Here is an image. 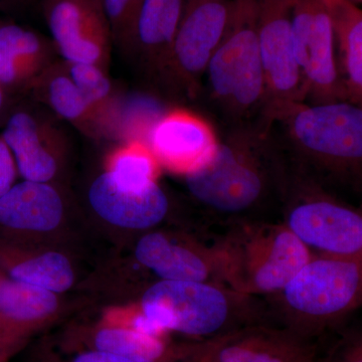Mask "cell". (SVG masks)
<instances>
[{
	"mask_svg": "<svg viewBox=\"0 0 362 362\" xmlns=\"http://www.w3.org/2000/svg\"><path fill=\"white\" fill-rule=\"evenodd\" d=\"M204 226L280 216L292 175L265 124L226 129L206 164L183 175Z\"/></svg>",
	"mask_w": 362,
	"mask_h": 362,
	"instance_id": "obj_1",
	"label": "cell"
},
{
	"mask_svg": "<svg viewBox=\"0 0 362 362\" xmlns=\"http://www.w3.org/2000/svg\"><path fill=\"white\" fill-rule=\"evenodd\" d=\"M292 178L335 194L361 192L362 109L350 102L292 103L263 120Z\"/></svg>",
	"mask_w": 362,
	"mask_h": 362,
	"instance_id": "obj_2",
	"label": "cell"
},
{
	"mask_svg": "<svg viewBox=\"0 0 362 362\" xmlns=\"http://www.w3.org/2000/svg\"><path fill=\"white\" fill-rule=\"evenodd\" d=\"M209 240L221 282L249 296L280 292L312 258L280 221L233 223Z\"/></svg>",
	"mask_w": 362,
	"mask_h": 362,
	"instance_id": "obj_3",
	"label": "cell"
},
{
	"mask_svg": "<svg viewBox=\"0 0 362 362\" xmlns=\"http://www.w3.org/2000/svg\"><path fill=\"white\" fill-rule=\"evenodd\" d=\"M141 313L164 335L202 341L251 324L273 320L264 298L216 283L158 281L143 293Z\"/></svg>",
	"mask_w": 362,
	"mask_h": 362,
	"instance_id": "obj_4",
	"label": "cell"
},
{
	"mask_svg": "<svg viewBox=\"0 0 362 362\" xmlns=\"http://www.w3.org/2000/svg\"><path fill=\"white\" fill-rule=\"evenodd\" d=\"M362 258L313 256L280 292L265 297L274 321L324 338L361 306Z\"/></svg>",
	"mask_w": 362,
	"mask_h": 362,
	"instance_id": "obj_5",
	"label": "cell"
},
{
	"mask_svg": "<svg viewBox=\"0 0 362 362\" xmlns=\"http://www.w3.org/2000/svg\"><path fill=\"white\" fill-rule=\"evenodd\" d=\"M211 101L228 128L263 121L265 76L258 39V0H233L225 35L207 66Z\"/></svg>",
	"mask_w": 362,
	"mask_h": 362,
	"instance_id": "obj_6",
	"label": "cell"
},
{
	"mask_svg": "<svg viewBox=\"0 0 362 362\" xmlns=\"http://www.w3.org/2000/svg\"><path fill=\"white\" fill-rule=\"evenodd\" d=\"M279 221L312 257H362L361 211L315 183L292 178Z\"/></svg>",
	"mask_w": 362,
	"mask_h": 362,
	"instance_id": "obj_7",
	"label": "cell"
},
{
	"mask_svg": "<svg viewBox=\"0 0 362 362\" xmlns=\"http://www.w3.org/2000/svg\"><path fill=\"white\" fill-rule=\"evenodd\" d=\"M322 338H310L269 320L218 337L178 343L180 362H314Z\"/></svg>",
	"mask_w": 362,
	"mask_h": 362,
	"instance_id": "obj_8",
	"label": "cell"
},
{
	"mask_svg": "<svg viewBox=\"0 0 362 362\" xmlns=\"http://www.w3.org/2000/svg\"><path fill=\"white\" fill-rule=\"evenodd\" d=\"M233 0H187L164 78L195 96L232 13Z\"/></svg>",
	"mask_w": 362,
	"mask_h": 362,
	"instance_id": "obj_9",
	"label": "cell"
},
{
	"mask_svg": "<svg viewBox=\"0 0 362 362\" xmlns=\"http://www.w3.org/2000/svg\"><path fill=\"white\" fill-rule=\"evenodd\" d=\"M295 54L312 104L345 101L335 61L334 35L325 0H292Z\"/></svg>",
	"mask_w": 362,
	"mask_h": 362,
	"instance_id": "obj_10",
	"label": "cell"
},
{
	"mask_svg": "<svg viewBox=\"0 0 362 362\" xmlns=\"http://www.w3.org/2000/svg\"><path fill=\"white\" fill-rule=\"evenodd\" d=\"M291 16L292 0H258V39L267 94L264 117L278 107L307 99L295 54Z\"/></svg>",
	"mask_w": 362,
	"mask_h": 362,
	"instance_id": "obj_11",
	"label": "cell"
},
{
	"mask_svg": "<svg viewBox=\"0 0 362 362\" xmlns=\"http://www.w3.org/2000/svg\"><path fill=\"white\" fill-rule=\"evenodd\" d=\"M42 13L66 64H92L107 71L112 37L102 0H42Z\"/></svg>",
	"mask_w": 362,
	"mask_h": 362,
	"instance_id": "obj_12",
	"label": "cell"
},
{
	"mask_svg": "<svg viewBox=\"0 0 362 362\" xmlns=\"http://www.w3.org/2000/svg\"><path fill=\"white\" fill-rule=\"evenodd\" d=\"M134 256L139 265L152 272L158 281L223 285L216 271L209 235L180 239L160 232H149L136 243Z\"/></svg>",
	"mask_w": 362,
	"mask_h": 362,
	"instance_id": "obj_13",
	"label": "cell"
},
{
	"mask_svg": "<svg viewBox=\"0 0 362 362\" xmlns=\"http://www.w3.org/2000/svg\"><path fill=\"white\" fill-rule=\"evenodd\" d=\"M218 140L216 131L204 118L189 111L175 110L152 126L145 144L158 164L183 176L211 159Z\"/></svg>",
	"mask_w": 362,
	"mask_h": 362,
	"instance_id": "obj_14",
	"label": "cell"
},
{
	"mask_svg": "<svg viewBox=\"0 0 362 362\" xmlns=\"http://www.w3.org/2000/svg\"><path fill=\"white\" fill-rule=\"evenodd\" d=\"M88 197L102 220L127 230L156 228L170 211L168 194L158 183L143 190L128 189L117 185L106 171L93 181Z\"/></svg>",
	"mask_w": 362,
	"mask_h": 362,
	"instance_id": "obj_15",
	"label": "cell"
},
{
	"mask_svg": "<svg viewBox=\"0 0 362 362\" xmlns=\"http://www.w3.org/2000/svg\"><path fill=\"white\" fill-rule=\"evenodd\" d=\"M59 137L58 131L35 114L18 111L8 119L0 138L23 180L49 183L59 171Z\"/></svg>",
	"mask_w": 362,
	"mask_h": 362,
	"instance_id": "obj_16",
	"label": "cell"
},
{
	"mask_svg": "<svg viewBox=\"0 0 362 362\" xmlns=\"http://www.w3.org/2000/svg\"><path fill=\"white\" fill-rule=\"evenodd\" d=\"M63 214V199L51 183L23 180L0 197V226L6 230L51 232Z\"/></svg>",
	"mask_w": 362,
	"mask_h": 362,
	"instance_id": "obj_17",
	"label": "cell"
},
{
	"mask_svg": "<svg viewBox=\"0 0 362 362\" xmlns=\"http://www.w3.org/2000/svg\"><path fill=\"white\" fill-rule=\"evenodd\" d=\"M334 35L338 78L345 101L362 103V11L349 0H325Z\"/></svg>",
	"mask_w": 362,
	"mask_h": 362,
	"instance_id": "obj_18",
	"label": "cell"
},
{
	"mask_svg": "<svg viewBox=\"0 0 362 362\" xmlns=\"http://www.w3.org/2000/svg\"><path fill=\"white\" fill-rule=\"evenodd\" d=\"M185 1L143 0L140 7L133 49H137L147 66L163 78Z\"/></svg>",
	"mask_w": 362,
	"mask_h": 362,
	"instance_id": "obj_19",
	"label": "cell"
},
{
	"mask_svg": "<svg viewBox=\"0 0 362 362\" xmlns=\"http://www.w3.org/2000/svg\"><path fill=\"white\" fill-rule=\"evenodd\" d=\"M44 40L16 25H0V88L33 83L49 68Z\"/></svg>",
	"mask_w": 362,
	"mask_h": 362,
	"instance_id": "obj_20",
	"label": "cell"
},
{
	"mask_svg": "<svg viewBox=\"0 0 362 362\" xmlns=\"http://www.w3.org/2000/svg\"><path fill=\"white\" fill-rule=\"evenodd\" d=\"M86 342L89 349L85 350L107 352L138 362H180L178 344L115 324L98 328Z\"/></svg>",
	"mask_w": 362,
	"mask_h": 362,
	"instance_id": "obj_21",
	"label": "cell"
},
{
	"mask_svg": "<svg viewBox=\"0 0 362 362\" xmlns=\"http://www.w3.org/2000/svg\"><path fill=\"white\" fill-rule=\"evenodd\" d=\"M42 87V96L61 118L90 136H99L106 130L101 119L86 101L68 71L49 66L33 81Z\"/></svg>",
	"mask_w": 362,
	"mask_h": 362,
	"instance_id": "obj_22",
	"label": "cell"
},
{
	"mask_svg": "<svg viewBox=\"0 0 362 362\" xmlns=\"http://www.w3.org/2000/svg\"><path fill=\"white\" fill-rule=\"evenodd\" d=\"M9 279L58 294L68 291L75 281L70 261L64 255L47 252L20 262L7 261Z\"/></svg>",
	"mask_w": 362,
	"mask_h": 362,
	"instance_id": "obj_23",
	"label": "cell"
},
{
	"mask_svg": "<svg viewBox=\"0 0 362 362\" xmlns=\"http://www.w3.org/2000/svg\"><path fill=\"white\" fill-rule=\"evenodd\" d=\"M158 162L147 145L131 142L117 150L106 170L119 187L143 190L156 182Z\"/></svg>",
	"mask_w": 362,
	"mask_h": 362,
	"instance_id": "obj_24",
	"label": "cell"
},
{
	"mask_svg": "<svg viewBox=\"0 0 362 362\" xmlns=\"http://www.w3.org/2000/svg\"><path fill=\"white\" fill-rule=\"evenodd\" d=\"M66 70L74 84L77 86L86 101L107 129L113 109V88L107 71L92 64H66Z\"/></svg>",
	"mask_w": 362,
	"mask_h": 362,
	"instance_id": "obj_25",
	"label": "cell"
},
{
	"mask_svg": "<svg viewBox=\"0 0 362 362\" xmlns=\"http://www.w3.org/2000/svg\"><path fill=\"white\" fill-rule=\"evenodd\" d=\"M102 6L112 42L124 49H133L141 4L138 0H102Z\"/></svg>",
	"mask_w": 362,
	"mask_h": 362,
	"instance_id": "obj_26",
	"label": "cell"
},
{
	"mask_svg": "<svg viewBox=\"0 0 362 362\" xmlns=\"http://www.w3.org/2000/svg\"><path fill=\"white\" fill-rule=\"evenodd\" d=\"M314 362H362V337L358 330L343 333L328 351H321Z\"/></svg>",
	"mask_w": 362,
	"mask_h": 362,
	"instance_id": "obj_27",
	"label": "cell"
},
{
	"mask_svg": "<svg viewBox=\"0 0 362 362\" xmlns=\"http://www.w3.org/2000/svg\"><path fill=\"white\" fill-rule=\"evenodd\" d=\"M16 168L11 151L0 138V197L14 185L16 176Z\"/></svg>",
	"mask_w": 362,
	"mask_h": 362,
	"instance_id": "obj_28",
	"label": "cell"
},
{
	"mask_svg": "<svg viewBox=\"0 0 362 362\" xmlns=\"http://www.w3.org/2000/svg\"><path fill=\"white\" fill-rule=\"evenodd\" d=\"M70 362H138L126 357L97 351V350H83L71 358Z\"/></svg>",
	"mask_w": 362,
	"mask_h": 362,
	"instance_id": "obj_29",
	"label": "cell"
},
{
	"mask_svg": "<svg viewBox=\"0 0 362 362\" xmlns=\"http://www.w3.org/2000/svg\"><path fill=\"white\" fill-rule=\"evenodd\" d=\"M37 0H0V4L9 8H23L32 6Z\"/></svg>",
	"mask_w": 362,
	"mask_h": 362,
	"instance_id": "obj_30",
	"label": "cell"
},
{
	"mask_svg": "<svg viewBox=\"0 0 362 362\" xmlns=\"http://www.w3.org/2000/svg\"><path fill=\"white\" fill-rule=\"evenodd\" d=\"M2 105H4V93H2L1 88H0V110H1Z\"/></svg>",
	"mask_w": 362,
	"mask_h": 362,
	"instance_id": "obj_31",
	"label": "cell"
},
{
	"mask_svg": "<svg viewBox=\"0 0 362 362\" xmlns=\"http://www.w3.org/2000/svg\"><path fill=\"white\" fill-rule=\"evenodd\" d=\"M349 1L352 2V4H356V6H359V4H361L362 0H349Z\"/></svg>",
	"mask_w": 362,
	"mask_h": 362,
	"instance_id": "obj_32",
	"label": "cell"
},
{
	"mask_svg": "<svg viewBox=\"0 0 362 362\" xmlns=\"http://www.w3.org/2000/svg\"><path fill=\"white\" fill-rule=\"evenodd\" d=\"M138 1H139V2H140V4H142L143 0H138Z\"/></svg>",
	"mask_w": 362,
	"mask_h": 362,
	"instance_id": "obj_33",
	"label": "cell"
}]
</instances>
